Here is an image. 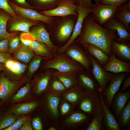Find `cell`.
I'll list each match as a JSON object with an SVG mask.
<instances>
[{"label": "cell", "mask_w": 130, "mask_h": 130, "mask_svg": "<svg viewBox=\"0 0 130 130\" xmlns=\"http://www.w3.org/2000/svg\"><path fill=\"white\" fill-rule=\"evenodd\" d=\"M53 69L60 72H71L77 73L85 70L80 64L72 59L59 54L47 61L44 67V69Z\"/></svg>", "instance_id": "1"}, {"label": "cell", "mask_w": 130, "mask_h": 130, "mask_svg": "<svg viewBox=\"0 0 130 130\" xmlns=\"http://www.w3.org/2000/svg\"><path fill=\"white\" fill-rule=\"evenodd\" d=\"M43 98L41 100L42 105L50 121L60 124L58 109L60 101L62 98L61 95L52 93L46 91L43 93Z\"/></svg>", "instance_id": "2"}, {"label": "cell", "mask_w": 130, "mask_h": 130, "mask_svg": "<svg viewBox=\"0 0 130 130\" xmlns=\"http://www.w3.org/2000/svg\"><path fill=\"white\" fill-rule=\"evenodd\" d=\"M102 105L98 92H84L77 108L85 114L92 117Z\"/></svg>", "instance_id": "3"}, {"label": "cell", "mask_w": 130, "mask_h": 130, "mask_svg": "<svg viewBox=\"0 0 130 130\" xmlns=\"http://www.w3.org/2000/svg\"><path fill=\"white\" fill-rule=\"evenodd\" d=\"M79 36L75 40L76 42L81 45L90 43L98 46L96 23L90 14L84 20L81 33Z\"/></svg>", "instance_id": "4"}, {"label": "cell", "mask_w": 130, "mask_h": 130, "mask_svg": "<svg viewBox=\"0 0 130 130\" xmlns=\"http://www.w3.org/2000/svg\"><path fill=\"white\" fill-rule=\"evenodd\" d=\"M117 8L112 5L98 2L94 4L90 15L97 24L102 27L108 20L114 17Z\"/></svg>", "instance_id": "5"}, {"label": "cell", "mask_w": 130, "mask_h": 130, "mask_svg": "<svg viewBox=\"0 0 130 130\" xmlns=\"http://www.w3.org/2000/svg\"><path fill=\"white\" fill-rule=\"evenodd\" d=\"M92 117L78 109L73 112L63 119L60 121V124L63 129L76 130L87 124Z\"/></svg>", "instance_id": "6"}, {"label": "cell", "mask_w": 130, "mask_h": 130, "mask_svg": "<svg viewBox=\"0 0 130 130\" xmlns=\"http://www.w3.org/2000/svg\"><path fill=\"white\" fill-rule=\"evenodd\" d=\"M98 38V46L110 56L112 52V41H116L118 38L116 31L106 29L96 23Z\"/></svg>", "instance_id": "7"}, {"label": "cell", "mask_w": 130, "mask_h": 130, "mask_svg": "<svg viewBox=\"0 0 130 130\" xmlns=\"http://www.w3.org/2000/svg\"><path fill=\"white\" fill-rule=\"evenodd\" d=\"M87 54L92 64L91 73L98 84L102 93L108 86L114 74L105 71L94 58Z\"/></svg>", "instance_id": "8"}, {"label": "cell", "mask_w": 130, "mask_h": 130, "mask_svg": "<svg viewBox=\"0 0 130 130\" xmlns=\"http://www.w3.org/2000/svg\"><path fill=\"white\" fill-rule=\"evenodd\" d=\"M92 11V8H86L81 6H78L76 11L78 15L72 34L67 42L59 49L58 51L59 53H61L65 51L80 36L84 20L86 17L90 14Z\"/></svg>", "instance_id": "9"}, {"label": "cell", "mask_w": 130, "mask_h": 130, "mask_svg": "<svg viewBox=\"0 0 130 130\" xmlns=\"http://www.w3.org/2000/svg\"><path fill=\"white\" fill-rule=\"evenodd\" d=\"M127 73L120 72L114 74L109 84L102 93L105 104L109 108L112 99L115 94L118 91L123 79L125 78Z\"/></svg>", "instance_id": "10"}, {"label": "cell", "mask_w": 130, "mask_h": 130, "mask_svg": "<svg viewBox=\"0 0 130 130\" xmlns=\"http://www.w3.org/2000/svg\"><path fill=\"white\" fill-rule=\"evenodd\" d=\"M66 53L72 59L82 65L86 71L91 73L92 64L87 53L77 45L75 44L68 48Z\"/></svg>", "instance_id": "11"}, {"label": "cell", "mask_w": 130, "mask_h": 130, "mask_svg": "<svg viewBox=\"0 0 130 130\" xmlns=\"http://www.w3.org/2000/svg\"><path fill=\"white\" fill-rule=\"evenodd\" d=\"M78 6L72 0H65L61 2L55 8L42 12L43 15L48 16H65L73 15L78 16L76 9Z\"/></svg>", "instance_id": "12"}, {"label": "cell", "mask_w": 130, "mask_h": 130, "mask_svg": "<svg viewBox=\"0 0 130 130\" xmlns=\"http://www.w3.org/2000/svg\"><path fill=\"white\" fill-rule=\"evenodd\" d=\"M76 77L78 84L84 91L101 92L98 84L91 72L84 70L78 72Z\"/></svg>", "instance_id": "13"}, {"label": "cell", "mask_w": 130, "mask_h": 130, "mask_svg": "<svg viewBox=\"0 0 130 130\" xmlns=\"http://www.w3.org/2000/svg\"><path fill=\"white\" fill-rule=\"evenodd\" d=\"M109 30L116 31L118 38L115 41L118 43H126L130 40V33L124 25L113 17L108 20L102 26Z\"/></svg>", "instance_id": "14"}, {"label": "cell", "mask_w": 130, "mask_h": 130, "mask_svg": "<svg viewBox=\"0 0 130 130\" xmlns=\"http://www.w3.org/2000/svg\"><path fill=\"white\" fill-rule=\"evenodd\" d=\"M106 71L116 74L120 72H130V62L123 61L112 53L108 62L102 66Z\"/></svg>", "instance_id": "15"}, {"label": "cell", "mask_w": 130, "mask_h": 130, "mask_svg": "<svg viewBox=\"0 0 130 130\" xmlns=\"http://www.w3.org/2000/svg\"><path fill=\"white\" fill-rule=\"evenodd\" d=\"M19 82L12 81L3 75L0 77V99L5 101L8 99L18 89Z\"/></svg>", "instance_id": "16"}, {"label": "cell", "mask_w": 130, "mask_h": 130, "mask_svg": "<svg viewBox=\"0 0 130 130\" xmlns=\"http://www.w3.org/2000/svg\"><path fill=\"white\" fill-rule=\"evenodd\" d=\"M42 104L41 100H35L30 102L14 105L7 110L6 112L17 116L26 115L36 110Z\"/></svg>", "instance_id": "17"}, {"label": "cell", "mask_w": 130, "mask_h": 130, "mask_svg": "<svg viewBox=\"0 0 130 130\" xmlns=\"http://www.w3.org/2000/svg\"><path fill=\"white\" fill-rule=\"evenodd\" d=\"M10 6L14 11L26 19L40 21L48 24L50 22L51 18L50 17L39 14L35 11L22 8L13 3H11Z\"/></svg>", "instance_id": "18"}, {"label": "cell", "mask_w": 130, "mask_h": 130, "mask_svg": "<svg viewBox=\"0 0 130 130\" xmlns=\"http://www.w3.org/2000/svg\"><path fill=\"white\" fill-rule=\"evenodd\" d=\"M52 72H46L40 74L35 80L33 89V93L35 97L41 95L46 91L52 76Z\"/></svg>", "instance_id": "19"}, {"label": "cell", "mask_w": 130, "mask_h": 130, "mask_svg": "<svg viewBox=\"0 0 130 130\" xmlns=\"http://www.w3.org/2000/svg\"><path fill=\"white\" fill-rule=\"evenodd\" d=\"M130 90L122 92L118 91L113 97L111 102L110 107L114 113L118 120L120 112L130 99Z\"/></svg>", "instance_id": "20"}, {"label": "cell", "mask_w": 130, "mask_h": 130, "mask_svg": "<svg viewBox=\"0 0 130 130\" xmlns=\"http://www.w3.org/2000/svg\"><path fill=\"white\" fill-rule=\"evenodd\" d=\"M111 51L119 59L124 62H130V43H118L112 41Z\"/></svg>", "instance_id": "21"}, {"label": "cell", "mask_w": 130, "mask_h": 130, "mask_svg": "<svg viewBox=\"0 0 130 130\" xmlns=\"http://www.w3.org/2000/svg\"><path fill=\"white\" fill-rule=\"evenodd\" d=\"M84 91L78 84L66 89L61 94L62 98L69 102L76 108L82 97Z\"/></svg>", "instance_id": "22"}, {"label": "cell", "mask_w": 130, "mask_h": 130, "mask_svg": "<svg viewBox=\"0 0 130 130\" xmlns=\"http://www.w3.org/2000/svg\"><path fill=\"white\" fill-rule=\"evenodd\" d=\"M81 45L86 52L94 58L102 66L109 61V56L98 46L90 43H84Z\"/></svg>", "instance_id": "23"}, {"label": "cell", "mask_w": 130, "mask_h": 130, "mask_svg": "<svg viewBox=\"0 0 130 130\" xmlns=\"http://www.w3.org/2000/svg\"><path fill=\"white\" fill-rule=\"evenodd\" d=\"M101 103L104 110L103 117L104 126L106 130H120L121 129L116 118L109 108L105 104L102 93L98 92Z\"/></svg>", "instance_id": "24"}, {"label": "cell", "mask_w": 130, "mask_h": 130, "mask_svg": "<svg viewBox=\"0 0 130 130\" xmlns=\"http://www.w3.org/2000/svg\"><path fill=\"white\" fill-rule=\"evenodd\" d=\"M30 34L34 40L45 44L52 49L56 48L51 40L48 33L43 27L39 26L36 27L30 32Z\"/></svg>", "instance_id": "25"}, {"label": "cell", "mask_w": 130, "mask_h": 130, "mask_svg": "<svg viewBox=\"0 0 130 130\" xmlns=\"http://www.w3.org/2000/svg\"><path fill=\"white\" fill-rule=\"evenodd\" d=\"M13 53L15 60L26 64L30 61L35 55L30 47L25 45L21 42L19 47Z\"/></svg>", "instance_id": "26"}, {"label": "cell", "mask_w": 130, "mask_h": 130, "mask_svg": "<svg viewBox=\"0 0 130 130\" xmlns=\"http://www.w3.org/2000/svg\"><path fill=\"white\" fill-rule=\"evenodd\" d=\"M114 17L123 23L128 31H130V1H128L117 7Z\"/></svg>", "instance_id": "27"}, {"label": "cell", "mask_w": 130, "mask_h": 130, "mask_svg": "<svg viewBox=\"0 0 130 130\" xmlns=\"http://www.w3.org/2000/svg\"><path fill=\"white\" fill-rule=\"evenodd\" d=\"M77 73L71 72H52L53 76L59 80L63 84L66 89L78 84L76 75Z\"/></svg>", "instance_id": "28"}, {"label": "cell", "mask_w": 130, "mask_h": 130, "mask_svg": "<svg viewBox=\"0 0 130 130\" xmlns=\"http://www.w3.org/2000/svg\"><path fill=\"white\" fill-rule=\"evenodd\" d=\"M74 25V22L72 20L65 21L60 26L58 31V39L62 41L67 39L72 33Z\"/></svg>", "instance_id": "29"}, {"label": "cell", "mask_w": 130, "mask_h": 130, "mask_svg": "<svg viewBox=\"0 0 130 130\" xmlns=\"http://www.w3.org/2000/svg\"><path fill=\"white\" fill-rule=\"evenodd\" d=\"M30 47L34 53L39 56L51 58L52 56L51 49L38 41L33 40Z\"/></svg>", "instance_id": "30"}, {"label": "cell", "mask_w": 130, "mask_h": 130, "mask_svg": "<svg viewBox=\"0 0 130 130\" xmlns=\"http://www.w3.org/2000/svg\"><path fill=\"white\" fill-rule=\"evenodd\" d=\"M104 115V110L102 104L97 112L92 116L91 121L86 128L85 130H104V128L102 125Z\"/></svg>", "instance_id": "31"}, {"label": "cell", "mask_w": 130, "mask_h": 130, "mask_svg": "<svg viewBox=\"0 0 130 130\" xmlns=\"http://www.w3.org/2000/svg\"><path fill=\"white\" fill-rule=\"evenodd\" d=\"M4 64L5 67L8 71L17 76L23 74L27 67L26 64L13 59L8 60Z\"/></svg>", "instance_id": "32"}, {"label": "cell", "mask_w": 130, "mask_h": 130, "mask_svg": "<svg viewBox=\"0 0 130 130\" xmlns=\"http://www.w3.org/2000/svg\"><path fill=\"white\" fill-rule=\"evenodd\" d=\"M122 129H130V100L121 110L118 120Z\"/></svg>", "instance_id": "33"}, {"label": "cell", "mask_w": 130, "mask_h": 130, "mask_svg": "<svg viewBox=\"0 0 130 130\" xmlns=\"http://www.w3.org/2000/svg\"><path fill=\"white\" fill-rule=\"evenodd\" d=\"M76 109L68 101L62 98L58 109L59 122L73 112Z\"/></svg>", "instance_id": "34"}, {"label": "cell", "mask_w": 130, "mask_h": 130, "mask_svg": "<svg viewBox=\"0 0 130 130\" xmlns=\"http://www.w3.org/2000/svg\"><path fill=\"white\" fill-rule=\"evenodd\" d=\"M10 18L9 16L6 14L0 13V41L8 39L17 34V33H10L6 30L7 23Z\"/></svg>", "instance_id": "35"}, {"label": "cell", "mask_w": 130, "mask_h": 130, "mask_svg": "<svg viewBox=\"0 0 130 130\" xmlns=\"http://www.w3.org/2000/svg\"><path fill=\"white\" fill-rule=\"evenodd\" d=\"M35 25V23L32 22L20 20L12 24L10 30L12 31H21L30 34V28Z\"/></svg>", "instance_id": "36"}, {"label": "cell", "mask_w": 130, "mask_h": 130, "mask_svg": "<svg viewBox=\"0 0 130 130\" xmlns=\"http://www.w3.org/2000/svg\"><path fill=\"white\" fill-rule=\"evenodd\" d=\"M66 90L62 83L58 78L53 76L46 91L61 95Z\"/></svg>", "instance_id": "37"}, {"label": "cell", "mask_w": 130, "mask_h": 130, "mask_svg": "<svg viewBox=\"0 0 130 130\" xmlns=\"http://www.w3.org/2000/svg\"><path fill=\"white\" fill-rule=\"evenodd\" d=\"M19 116L7 112L0 115V130L10 126Z\"/></svg>", "instance_id": "38"}, {"label": "cell", "mask_w": 130, "mask_h": 130, "mask_svg": "<svg viewBox=\"0 0 130 130\" xmlns=\"http://www.w3.org/2000/svg\"><path fill=\"white\" fill-rule=\"evenodd\" d=\"M31 87L30 83L27 82L25 85L19 89L12 97L11 101L13 102H17L25 98L29 94Z\"/></svg>", "instance_id": "39"}, {"label": "cell", "mask_w": 130, "mask_h": 130, "mask_svg": "<svg viewBox=\"0 0 130 130\" xmlns=\"http://www.w3.org/2000/svg\"><path fill=\"white\" fill-rule=\"evenodd\" d=\"M44 58L40 56H36L32 60L28 67L27 76L28 78H31L35 72L39 68L40 64Z\"/></svg>", "instance_id": "40"}, {"label": "cell", "mask_w": 130, "mask_h": 130, "mask_svg": "<svg viewBox=\"0 0 130 130\" xmlns=\"http://www.w3.org/2000/svg\"><path fill=\"white\" fill-rule=\"evenodd\" d=\"M31 117V116L30 115L27 114L19 116L12 125L3 130H19L23 124Z\"/></svg>", "instance_id": "41"}, {"label": "cell", "mask_w": 130, "mask_h": 130, "mask_svg": "<svg viewBox=\"0 0 130 130\" xmlns=\"http://www.w3.org/2000/svg\"><path fill=\"white\" fill-rule=\"evenodd\" d=\"M16 35L8 39L9 47L8 53H13L19 47L20 43V37Z\"/></svg>", "instance_id": "42"}, {"label": "cell", "mask_w": 130, "mask_h": 130, "mask_svg": "<svg viewBox=\"0 0 130 130\" xmlns=\"http://www.w3.org/2000/svg\"><path fill=\"white\" fill-rule=\"evenodd\" d=\"M0 8L3 10L12 17H16L15 13L9 4L7 0H0Z\"/></svg>", "instance_id": "43"}, {"label": "cell", "mask_w": 130, "mask_h": 130, "mask_svg": "<svg viewBox=\"0 0 130 130\" xmlns=\"http://www.w3.org/2000/svg\"><path fill=\"white\" fill-rule=\"evenodd\" d=\"M21 42L25 45L30 47L32 41L34 39L30 34L26 33H22L20 36Z\"/></svg>", "instance_id": "44"}, {"label": "cell", "mask_w": 130, "mask_h": 130, "mask_svg": "<svg viewBox=\"0 0 130 130\" xmlns=\"http://www.w3.org/2000/svg\"><path fill=\"white\" fill-rule=\"evenodd\" d=\"M73 1L77 6L86 8H92L94 5L92 0H73Z\"/></svg>", "instance_id": "45"}, {"label": "cell", "mask_w": 130, "mask_h": 130, "mask_svg": "<svg viewBox=\"0 0 130 130\" xmlns=\"http://www.w3.org/2000/svg\"><path fill=\"white\" fill-rule=\"evenodd\" d=\"M32 127L34 130H42L43 125L40 118L39 116L34 117L32 120Z\"/></svg>", "instance_id": "46"}, {"label": "cell", "mask_w": 130, "mask_h": 130, "mask_svg": "<svg viewBox=\"0 0 130 130\" xmlns=\"http://www.w3.org/2000/svg\"><path fill=\"white\" fill-rule=\"evenodd\" d=\"M129 0H101L99 2L102 4L112 5L117 7Z\"/></svg>", "instance_id": "47"}, {"label": "cell", "mask_w": 130, "mask_h": 130, "mask_svg": "<svg viewBox=\"0 0 130 130\" xmlns=\"http://www.w3.org/2000/svg\"><path fill=\"white\" fill-rule=\"evenodd\" d=\"M8 39H6L0 41V53H8L9 47Z\"/></svg>", "instance_id": "48"}, {"label": "cell", "mask_w": 130, "mask_h": 130, "mask_svg": "<svg viewBox=\"0 0 130 130\" xmlns=\"http://www.w3.org/2000/svg\"><path fill=\"white\" fill-rule=\"evenodd\" d=\"M13 59L12 57L8 53H0V63L5 64L8 60Z\"/></svg>", "instance_id": "49"}, {"label": "cell", "mask_w": 130, "mask_h": 130, "mask_svg": "<svg viewBox=\"0 0 130 130\" xmlns=\"http://www.w3.org/2000/svg\"><path fill=\"white\" fill-rule=\"evenodd\" d=\"M32 118L31 117L26 121L23 125L20 130H32L33 128L32 124Z\"/></svg>", "instance_id": "50"}, {"label": "cell", "mask_w": 130, "mask_h": 130, "mask_svg": "<svg viewBox=\"0 0 130 130\" xmlns=\"http://www.w3.org/2000/svg\"><path fill=\"white\" fill-rule=\"evenodd\" d=\"M123 84L121 89L119 91L122 92H125L127 88L130 85V76L125 78L123 80Z\"/></svg>", "instance_id": "51"}, {"label": "cell", "mask_w": 130, "mask_h": 130, "mask_svg": "<svg viewBox=\"0 0 130 130\" xmlns=\"http://www.w3.org/2000/svg\"><path fill=\"white\" fill-rule=\"evenodd\" d=\"M49 126L48 130H60L63 129L62 127L59 124L55 123H51L49 124Z\"/></svg>", "instance_id": "52"}, {"label": "cell", "mask_w": 130, "mask_h": 130, "mask_svg": "<svg viewBox=\"0 0 130 130\" xmlns=\"http://www.w3.org/2000/svg\"><path fill=\"white\" fill-rule=\"evenodd\" d=\"M39 2L42 3H47L52 2L56 0H37Z\"/></svg>", "instance_id": "53"}, {"label": "cell", "mask_w": 130, "mask_h": 130, "mask_svg": "<svg viewBox=\"0 0 130 130\" xmlns=\"http://www.w3.org/2000/svg\"><path fill=\"white\" fill-rule=\"evenodd\" d=\"M16 2L19 3L26 5H28L26 2V0H16Z\"/></svg>", "instance_id": "54"}, {"label": "cell", "mask_w": 130, "mask_h": 130, "mask_svg": "<svg viewBox=\"0 0 130 130\" xmlns=\"http://www.w3.org/2000/svg\"><path fill=\"white\" fill-rule=\"evenodd\" d=\"M5 67L4 64L0 63V71L3 70Z\"/></svg>", "instance_id": "55"}, {"label": "cell", "mask_w": 130, "mask_h": 130, "mask_svg": "<svg viewBox=\"0 0 130 130\" xmlns=\"http://www.w3.org/2000/svg\"><path fill=\"white\" fill-rule=\"evenodd\" d=\"M93 2H95V3H97L98 2L101 0H92Z\"/></svg>", "instance_id": "56"}, {"label": "cell", "mask_w": 130, "mask_h": 130, "mask_svg": "<svg viewBox=\"0 0 130 130\" xmlns=\"http://www.w3.org/2000/svg\"><path fill=\"white\" fill-rule=\"evenodd\" d=\"M1 105V103H0V107Z\"/></svg>", "instance_id": "57"}]
</instances>
